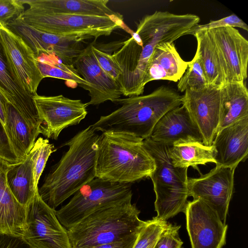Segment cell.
I'll return each mask as SVG.
<instances>
[{"label":"cell","mask_w":248,"mask_h":248,"mask_svg":"<svg viewBox=\"0 0 248 248\" xmlns=\"http://www.w3.org/2000/svg\"><path fill=\"white\" fill-rule=\"evenodd\" d=\"M200 21L199 16L194 14L156 11L139 20L136 31L127 40L108 44L122 72L118 83L122 95L142 94L147 66L155 46L187 35Z\"/></svg>","instance_id":"obj_1"},{"label":"cell","mask_w":248,"mask_h":248,"mask_svg":"<svg viewBox=\"0 0 248 248\" xmlns=\"http://www.w3.org/2000/svg\"><path fill=\"white\" fill-rule=\"evenodd\" d=\"M99 135L91 125L63 144L68 150L46 176L39 189L42 199L55 209L83 185L95 178Z\"/></svg>","instance_id":"obj_2"},{"label":"cell","mask_w":248,"mask_h":248,"mask_svg":"<svg viewBox=\"0 0 248 248\" xmlns=\"http://www.w3.org/2000/svg\"><path fill=\"white\" fill-rule=\"evenodd\" d=\"M155 161L143 140L126 133L108 131L99 135L95 160V177L131 184L150 176Z\"/></svg>","instance_id":"obj_3"},{"label":"cell","mask_w":248,"mask_h":248,"mask_svg":"<svg viewBox=\"0 0 248 248\" xmlns=\"http://www.w3.org/2000/svg\"><path fill=\"white\" fill-rule=\"evenodd\" d=\"M116 103L121 107L101 116L91 125L93 130L126 133L144 140L150 137L163 115L182 105V96L172 88L161 86L148 94L120 98Z\"/></svg>","instance_id":"obj_4"},{"label":"cell","mask_w":248,"mask_h":248,"mask_svg":"<svg viewBox=\"0 0 248 248\" xmlns=\"http://www.w3.org/2000/svg\"><path fill=\"white\" fill-rule=\"evenodd\" d=\"M131 201L101 208L67 230L71 248H92L138 235L145 221Z\"/></svg>","instance_id":"obj_5"},{"label":"cell","mask_w":248,"mask_h":248,"mask_svg":"<svg viewBox=\"0 0 248 248\" xmlns=\"http://www.w3.org/2000/svg\"><path fill=\"white\" fill-rule=\"evenodd\" d=\"M144 146L154 160L155 168L150 175L155 194V209L157 218L167 220L185 212L189 196L187 169L174 167L170 156V146L150 138Z\"/></svg>","instance_id":"obj_6"},{"label":"cell","mask_w":248,"mask_h":248,"mask_svg":"<svg viewBox=\"0 0 248 248\" xmlns=\"http://www.w3.org/2000/svg\"><path fill=\"white\" fill-rule=\"evenodd\" d=\"M18 17L40 31L59 35H86L95 38L108 36L115 30H132L118 13L111 16H90L44 13L28 9Z\"/></svg>","instance_id":"obj_7"},{"label":"cell","mask_w":248,"mask_h":248,"mask_svg":"<svg viewBox=\"0 0 248 248\" xmlns=\"http://www.w3.org/2000/svg\"><path fill=\"white\" fill-rule=\"evenodd\" d=\"M131 184L95 178L81 187L70 201L56 211L61 224L68 230L92 213L104 207L131 201Z\"/></svg>","instance_id":"obj_8"},{"label":"cell","mask_w":248,"mask_h":248,"mask_svg":"<svg viewBox=\"0 0 248 248\" xmlns=\"http://www.w3.org/2000/svg\"><path fill=\"white\" fill-rule=\"evenodd\" d=\"M25 208L27 227L22 238L32 248H71L67 230L38 191Z\"/></svg>","instance_id":"obj_9"},{"label":"cell","mask_w":248,"mask_h":248,"mask_svg":"<svg viewBox=\"0 0 248 248\" xmlns=\"http://www.w3.org/2000/svg\"><path fill=\"white\" fill-rule=\"evenodd\" d=\"M33 99L40 121V133L57 140L64 128L78 124L87 115V103L62 95L46 96L35 94Z\"/></svg>","instance_id":"obj_10"},{"label":"cell","mask_w":248,"mask_h":248,"mask_svg":"<svg viewBox=\"0 0 248 248\" xmlns=\"http://www.w3.org/2000/svg\"><path fill=\"white\" fill-rule=\"evenodd\" d=\"M0 42L12 74L20 87L34 95L43 79L31 48L22 38L0 22Z\"/></svg>","instance_id":"obj_11"},{"label":"cell","mask_w":248,"mask_h":248,"mask_svg":"<svg viewBox=\"0 0 248 248\" xmlns=\"http://www.w3.org/2000/svg\"><path fill=\"white\" fill-rule=\"evenodd\" d=\"M20 36L33 52L52 53L63 62L73 65L82 49V42L92 36L86 35H59L38 30L23 22L18 17L6 25Z\"/></svg>","instance_id":"obj_12"},{"label":"cell","mask_w":248,"mask_h":248,"mask_svg":"<svg viewBox=\"0 0 248 248\" xmlns=\"http://www.w3.org/2000/svg\"><path fill=\"white\" fill-rule=\"evenodd\" d=\"M235 170L216 166L207 173L188 179L189 196L206 203L224 223L233 194Z\"/></svg>","instance_id":"obj_13"},{"label":"cell","mask_w":248,"mask_h":248,"mask_svg":"<svg viewBox=\"0 0 248 248\" xmlns=\"http://www.w3.org/2000/svg\"><path fill=\"white\" fill-rule=\"evenodd\" d=\"M222 89L207 86L200 90L187 89L182 95V105L187 110L202 138V143L211 146L220 121Z\"/></svg>","instance_id":"obj_14"},{"label":"cell","mask_w":248,"mask_h":248,"mask_svg":"<svg viewBox=\"0 0 248 248\" xmlns=\"http://www.w3.org/2000/svg\"><path fill=\"white\" fill-rule=\"evenodd\" d=\"M184 213L192 248H222L226 244L228 225L204 202L188 201Z\"/></svg>","instance_id":"obj_15"},{"label":"cell","mask_w":248,"mask_h":248,"mask_svg":"<svg viewBox=\"0 0 248 248\" xmlns=\"http://www.w3.org/2000/svg\"><path fill=\"white\" fill-rule=\"evenodd\" d=\"M208 30L224 65L228 83L245 81L247 78L248 41L233 27Z\"/></svg>","instance_id":"obj_16"},{"label":"cell","mask_w":248,"mask_h":248,"mask_svg":"<svg viewBox=\"0 0 248 248\" xmlns=\"http://www.w3.org/2000/svg\"><path fill=\"white\" fill-rule=\"evenodd\" d=\"M73 65L78 74L88 83L84 88L90 100L87 105H97L107 101L116 103L122 95L118 83L100 66L91 48H84L75 58Z\"/></svg>","instance_id":"obj_17"},{"label":"cell","mask_w":248,"mask_h":248,"mask_svg":"<svg viewBox=\"0 0 248 248\" xmlns=\"http://www.w3.org/2000/svg\"><path fill=\"white\" fill-rule=\"evenodd\" d=\"M216 166L235 169L248 154V117L217 132L212 144Z\"/></svg>","instance_id":"obj_18"},{"label":"cell","mask_w":248,"mask_h":248,"mask_svg":"<svg viewBox=\"0 0 248 248\" xmlns=\"http://www.w3.org/2000/svg\"><path fill=\"white\" fill-rule=\"evenodd\" d=\"M149 138L155 141L169 145L181 142H202L198 128L183 105L163 115L155 126Z\"/></svg>","instance_id":"obj_19"},{"label":"cell","mask_w":248,"mask_h":248,"mask_svg":"<svg viewBox=\"0 0 248 248\" xmlns=\"http://www.w3.org/2000/svg\"><path fill=\"white\" fill-rule=\"evenodd\" d=\"M16 163L0 155V233L22 237L27 227L26 208L13 195L7 180L8 170Z\"/></svg>","instance_id":"obj_20"},{"label":"cell","mask_w":248,"mask_h":248,"mask_svg":"<svg viewBox=\"0 0 248 248\" xmlns=\"http://www.w3.org/2000/svg\"><path fill=\"white\" fill-rule=\"evenodd\" d=\"M0 93L24 118L29 126L40 134V121L33 96L25 92L13 77L0 42Z\"/></svg>","instance_id":"obj_21"},{"label":"cell","mask_w":248,"mask_h":248,"mask_svg":"<svg viewBox=\"0 0 248 248\" xmlns=\"http://www.w3.org/2000/svg\"><path fill=\"white\" fill-rule=\"evenodd\" d=\"M188 62L181 57L173 43L157 45L147 66L144 84L160 79L177 82L185 73Z\"/></svg>","instance_id":"obj_22"},{"label":"cell","mask_w":248,"mask_h":248,"mask_svg":"<svg viewBox=\"0 0 248 248\" xmlns=\"http://www.w3.org/2000/svg\"><path fill=\"white\" fill-rule=\"evenodd\" d=\"M3 99L6 123L4 130L9 147L16 160L20 162L26 158L39 134L29 126L24 118L4 96Z\"/></svg>","instance_id":"obj_23"},{"label":"cell","mask_w":248,"mask_h":248,"mask_svg":"<svg viewBox=\"0 0 248 248\" xmlns=\"http://www.w3.org/2000/svg\"><path fill=\"white\" fill-rule=\"evenodd\" d=\"M33 11L54 14L111 16L118 13L108 6V0H21Z\"/></svg>","instance_id":"obj_24"},{"label":"cell","mask_w":248,"mask_h":248,"mask_svg":"<svg viewBox=\"0 0 248 248\" xmlns=\"http://www.w3.org/2000/svg\"><path fill=\"white\" fill-rule=\"evenodd\" d=\"M197 42L198 53L207 86L222 88L228 83L227 75L214 40L208 30L193 34Z\"/></svg>","instance_id":"obj_25"},{"label":"cell","mask_w":248,"mask_h":248,"mask_svg":"<svg viewBox=\"0 0 248 248\" xmlns=\"http://www.w3.org/2000/svg\"><path fill=\"white\" fill-rule=\"evenodd\" d=\"M222 89L223 97L217 132L248 117V91L245 82H229Z\"/></svg>","instance_id":"obj_26"},{"label":"cell","mask_w":248,"mask_h":248,"mask_svg":"<svg viewBox=\"0 0 248 248\" xmlns=\"http://www.w3.org/2000/svg\"><path fill=\"white\" fill-rule=\"evenodd\" d=\"M7 180L13 195L25 207L39 190L35 186L31 151L24 160L10 167L7 173Z\"/></svg>","instance_id":"obj_27"},{"label":"cell","mask_w":248,"mask_h":248,"mask_svg":"<svg viewBox=\"0 0 248 248\" xmlns=\"http://www.w3.org/2000/svg\"><path fill=\"white\" fill-rule=\"evenodd\" d=\"M170 156L174 167L188 168L192 167L201 174L199 165L208 163L216 164V151L214 146H206L202 142H181L170 146Z\"/></svg>","instance_id":"obj_28"},{"label":"cell","mask_w":248,"mask_h":248,"mask_svg":"<svg viewBox=\"0 0 248 248\" xmlns=\"http://www.w3.org/2000/svg\"><path fill=\"white\" fill-rule=\"evenodd\" d=\"M37 67L44 78H53L65 80L67 86L75 87L78 84L84 89L88 83L80 77L73 65L63 62L52 53H40L35 55Z\"/></svg>","instance_id":"obj_29"},{"label":"cell","mask_w":248,"mask_h":248,"mask_svg":"<svg viewBox=\"0 0 248 248\" xmlns=\"http://www.w3.org/2000/svg\"><path fill=\"white\" fill-rule=\"evenodd\" d=\"M207 86L200 56L196 51L193 59L188 62L185 73L179 80L177 88L180 92H184L187 89L200 90Z\"/></svg>","instance_id":"obj_30"},{"label":"cell","mask_w":248,"mask_h":248,"mask_svg":"<svg viewBox=\"0 0 248 248\" xmlns=\"http://www.w3.org/2000/svg\"><path fill=\"white\" fill-rule=\"evenodd\" d=\"M168 223L167 220L159 219L156 217L145 221L133 248H154Z\"/></svg>","instance_id":"obj_31"},{"label":"cell","mask_w":248,"mask_h":248,"mask_svg":"<svg viewBox=\"0 0 248 248\" xmlns=\"http://www.w3.org/2000/svg\"><path fill=\"white\" fill-rule=\"evenodd\" d=\"M54 145L47 139L40 137L36 140L30 150L33 158V172L35 186L38 185L47 161L52 153L56 151Z\"/></svg>","instance_id":"obj_32"},{"label":"cell","mask_w":248,"mask_h":248,"mask_svg":"<svg viewBox=\"0 0 248 248\" xmlns=\"http://www.w3.org/2000/svg\"><path fill=\"white\" fill-rule=\"evenodd\" d=\"M91 44L92 52L101 68L117 83L122 72L105 44Z\"/></svg>","instance_id":"obj_33"},{"label":"cell","mask_w":248,"mask_h":248,"mask_svg":"<svg viewBox=\"0 0 248 248\" xmlns=\"http://www.w3.org/2000/svg\"><path fill=\"white\" fill-rule=\"evenodd\" d=\"M228 27H238L248 31V26L247 24L236 15L232 14L218 20H211L206 24H197L190 30L188 34L193 35L195 32L203 30Z\"/></svg>","instance_id":"obj_34"},{"label":"cell","mask_w":248,"mask_h":248,"mask_svg":"<svg viewBox=\"0 0 248 248\" xmlns=\"http://www.w3.org/2000/svg\"><path fill=\"white\" fill-rule=\"evenodd\" d=\"M180 227V225L168 223L154 248H182L183 242L179 234Z\"/></svg>","instance_id":"obj_35"},{"label":"cell","mask_w":248,"mask_h":248,"mask_svg":"<svg viewBox=\"0 0 248 248\" xmlns=\"http://www.w3.org/2000/svg\"><path fill=\"white\" fill-rule=\"evenodd\" d=\"M21 0H0V22L6 25L24 11Z\"/></svg>","instance_id":"obj_36"},{"label":"cell","mask_w":248,"mask_h":248,"mask_svg":"<svg viewBox=\"0 0 248 248\" xmlns=\"http://www.w3.org/2000/svg\"><path fill=\"white\" fill-rule=\"evenodd\" d=\"M0 248H32L18 236L0 233Z\"/></svg>","instance_id":"obj_37"},{"label":"cell","mask_w":248,"mask_h":248,"mask_svg":"<svg viewBox=\"0 0 248 248\" xmlns=\"http://www.w3.org/2000/svg\"><path fill=\"white\" fill-rule=\"evenodd\" d=\"M0 155L8 159L17 162L12 155L8 142L4 128L0 121Z\"/></svg>","instance_id":"obj_38"},{"label":"cell","mask_w":248,"mask_h":248,"mask_svg":"<svg viewBox=\"0 0 248 248\" xmlns=\"http://www.w3.org/2000/svg\"><path fill=\"white\" fill-rule=\"evenodd\" d=\"M138 235L132 236L121 241L101 245L92 248H133Z\"/></svg>","instance_id":"obj_39"},{"label":"cell","mask_w":248,"mask_h":248,"mask_svg":"<svg viewBox=\"0 0 248 248\" xmlns=\"http://www.w3.org/2000/svg\"><path fill=\"white\" fill-rule=\"evenodd\" d=\"M0 121L4 127L5 126V115L3 95L0 93Z\"/></svg>","instance_id":"obj_40"}]
</instances>
